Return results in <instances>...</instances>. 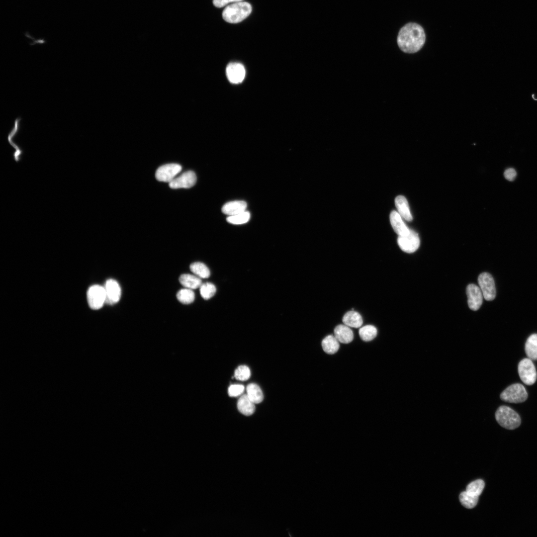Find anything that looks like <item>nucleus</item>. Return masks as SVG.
I'll list each match as a JSON object with an SVG mask.
<instances>
[{
  "label": "nucleus",
  "instance_id": "obj_1",
  "mask_svg": "<svg viewBox=\"0 0 537 537\" xmlns=\"http://www.w3.org/2000/svg\"><path fill=\"white\" fill-rule=\"evenodd\" d=\"M426 41L423 28L419 24L410 22L399 30L397 42L401 51L406 53H414L421 49Z\"/></svg>",
  "mask_w": 537,
  "mask_h": 537
},
{
  "label": "nucleus",
  "instance_id": "obj_2",
  "mask_svg": "<svg viewBox=\"0 0 537 537\" xmlns=\"http://www.w3.org/2000/svg\"><path fill=\"white\" fill-rule=\"evenodd\" d=\"M252 11V6L247 2L239 1L228 5L222 12V17L227 22L239 23L247 17Z\"/></svg>",
  "mask_w": 537,
  "mask_h": 537
},
{
  "label": "nucleus",
  "instance_id": "obj_3",
  "mask_svg": "<svg viewBox=\"0 0 537 537\" xmlns=\"http://www.w3.org/2000/svg\"><path fill=\"white\" fill-rule=\"evenodd\" d=\"M495 419L502 427L514 430L521 424L519 415L513 409L507 406H500L495 412Z\"/></svg>",
  "mask_w": 537,
  "mask_h": 537
},
{
  "label": "nucleus",
  "instance_id": "obj_4",
  "mask_svg": "<svg viewBox=\"0 0 537 537\" xmlns=\"http://www.w3.org/2000/svg\"><path fill=\"white\" fill-rule=\"evenodd\" d=\"M528 394L525 387L520 383H515L506 388L500 394V398L505 402L519 403L524 402Z\"/></svg>",
  "mask_w": 537,
  "mask_h": 537
},
{
  "label": "nucleus",
  "instance_id": "obj_5",
  "mask_svg": "<svg viewBox=\"0 0 537 537\" xmlns=\"http://www.w3.org/2000/svg\"><path fill=\"white\" fill-rule=\"evenodd\" d=\"M518 373L521 380L527 385L535 383L537 372L532 360L529 358L522 359L518 364Z\"/></svg>",
  "mask_w": 537,
  "mask_h": 537
},
{
  "label": "nucleus",
  "instance_id": "obj_6",
  "mask_svg": "<svg viewBox=\"0 0 537 537\" xmlns=\"http://www.w3.org/2000/svg\"><path fill=\"white\" fill-rule=\"evenodd\" d=\"M87 299L90 307L94 310L101 308L106 302L104 286L94 285L90 286L87 293Z\"/></svg>",
  "mask_w": 537,
  "mask_h": 537
},
{
  "label": "nucleus",
  "instance_id": "obj_7",
  "mask_svg": "<svg viewBox=\"0 0 537 537\" xmlns=\"http://www.w3.org/2000/svg\"><path fill=\"white\" fill-rule=\"evenodd\" d=\"M478 282L483 297L487 301L494 299L496 292L492 276L488 272H483L479 275Z\"/></svg>",
  "mask_w": 537,
  "mask_h": 537
},
{
  "label": "nucleus",
  "instance_id": "obj_8",
  "mask_svg": "<svg viewBox=\"0 0 537 537\" xmlns=\"http://www.w3.org/2000/svg\"><path fill=\"white\" fill-rule=\"evenodd\" d=\"M397 243L402 251L407 253H412L419 248L420 241L418 234L410 229L409 234L398 236Z\"/></svg>",
  "mask_w": 537,
  "mask_h": 537
},
{
  "label": "nucleus",
  "instance_id": "obj_9",
  "mask_svg": "<svg viewBox=\"0 0 537 537\" xmlns=\"http://www.w3.org/2000/svg\"><path fill=\"white\" fill-rule=\"evenodd\" d=\"M181 170V166L177 164H169L160 167L155 176L160 181L170 182Z\"/></svg>",
  "mask_w": 537,
  "mask_h": 537
},
{
  "label": "nucleus",
  "instance_id": "obj_10",
  "mask_svg": "<svg viewBox=\"0 0 537 537\" xmlns=\"http://www.w3.org/2000/svg\"><path fill=\"white\" fill-rule=\"evenodd\" d=\"M466 292L469 308L473 311L478 310L482 304L483 297L480 287L474 284H469L466 287Z\"/></svg>",
  "mask_w": 537,
  "mask_h": 537
},
{
  "label": "nucleus",
  "instance_id": "obj_11",
  "mask_svg": "<svg viewBox=\"0 0 537 537\" xmlns=\"http://www.w3.org/2000/svg\"><path fill=\"white\" fill-rule=\"evenodd\" d=\"M196 176L192 171H187L180 176L174 179L169 182V186L174 189L185 188H188L193 186L196 183Z\"/></svg>",
  "mask_w": 537,
  "mask_h": 537
},
{
  "label": "nucleus",
  "instance_id": "obj_12",
  "mask_svg": "<svg viewBox=\"0 0 537 537\" xmlns=\"http://www.w3.org/2000/svg\"><path fill=\"white\" fill-rule=\"evenodd\" d=\"M106 303L113 305L120 300L121 290L118 283L114 279H108L104 285Z\"/></svg>",
  "mask_w": 537,
  "mask_h": 537
},
{
  "label": "nucleus",
  "instance_id": "obj_13",
  "mask_svg": "<svg viewBox=\"0 0 537 537\" xmlns=\"http://www.w3.org/2000/svg\"><path fill=\"white\" fill-rule=\"evenodd\" d=\"M229 81L233 84L241 83L245 77V69L242 64L233 62L228 65L226 70Z\"/></svg>",
  "mask_w": 537,
  "mask_h": 537
},
{
  "label": "nucleus",
  "instance_id": "obj_14",
  "mask_svg": "<svg viewBox=\"0 0 537 537\" xmlns=\"http://www.w3.org/2000/svg\"><path fill=\"white\" fill-rule=\"evenodd\" d=\"M391 225L398 236H404L409 234L410 229L408 228L402 220V217L394 210L390 215Z\"/></svg>",
  "mask_w": 537,
  "mask_h": 537
},
{
  "label": "nucleus",
  "instance_id": "obj_15",
  "mask_svg": "<svg viewBox=\"0 0 537 537\" xmlns=\"http://www.w3.org/2000/svg\"><path fill=\"white\" fill-rule=\"evenodd\" d=\"M247 206V203L244 201H230L222 206V211L225 214L232 216L246 211Z\"/></svg>",
  "mask_w": 537,
  "mask_h": 537
},
{
  "label": "nucleus",
  "instance_id": "obj_16",
  "mask_svg": "<svg viewBox=\"0 0 537 537\" xmlns=\"http://www.w3.org/2000/svg\"><path fill=\"white\" fill-rule=\"evenodd\" d=\"M334 332L335 337L341 343H350L354 339V333L350 327L344 324L337 326Z\"/></svg>",
  "mask_w": 537,
  "mask_h": 537
},
{
  "label": "nucleus",
  "instance_id": "obj_17",
  "mask_svg": "<svg viewBox=\"0 0 537 537\" xmlns=\"http://www.w3.org/2000/svg\"><path fill=\"white\" fill-rule=\"evenodd\" d=\"M395 204L398 213L402 218L407 221L412 220L413 217L410 211L408 202L404 196L399 195L397 196L395 199Z\"/></svg>",
  "mask_w": 537,
  "mask_h": 537
},
{
  "label": "nucleus",
  "instance_id": "obj_18",
  "mask_svg": "<svg viewBox=\"0 0 537 537\" xmlns=\"http://www.w3.org/2000/svg\"><path fill=\"white\" fill-rule=\"evenodd\" d=\"M254 404L247 394H243L238 399L237 407L242 414L246 416H250L255 412Z\"/></svg>",
  "mask_w": 537,
  "mask_h": 537
},
{
  "label": "nucleus",
  "instance_id": "obj_19",
  "mask_svg": "<svg viewBox=\"0 0 537 537\" xmlns=\"http://www.w3.org/2000/svg\"><path fill=\"white\" fill-rule=\"evenodd\" d=\"M342 320L345 325L355 328L360 327L363 322L361 315L354 310L347 312L344 315Z\"/></svg>",
  "mask_w": 537,
  "mask_h": 537
},
{
  "label": "nucleus",
  "instance_id": "obj_20",
  "mask_svg": "<svg viewBox=\"0 0 537 537\" xmlns=\"http://www.w3.org/2000/svg\"><path fill=\"white\" fill-rule=\"evenodd\" d=\"M179 281L185 288L191 289L198 288L202 284L200 278L195 274H182L179 276Z\"/></svg>",
  "mask_w": 537,
  "mask_h": 537
},
{
  "label": "nucleus",
  "instance_id": "obj_21",
  "mask_svg": "<svg viewBox=\"0 0 537 537\" xmlns=\"http://www.w3.org/2000/svg\"><path fill=\"white\" fill-rule=\"evenodd\" d=\"M322 347L327 354H334L339 349V342L335 336L328 335L322 340Z\"/></svg>",
  "mask_w": 537,
  "mask_h": 537
},
{
  "label": "nucleus",
  "instance_id": "obj_22",
  "mask_svg": "<svg viewBox=\"0 0 537 537\" xmlns=\"http://www.w3.org/2000/svg\"><path fill=\"white\" fill-rule=\"evenodd\" d=\"M525 349L529 358L537 360V334H533L528 338Z\"/></svg>",
  "mask_w": 537,
  "mask_h": 537
},
{
  "label": "nucleus",
  "instance_id": "obj_23",
  "mask_svg": "<svg viewBox=\"0 0 537 537\" xmlns=\"http://www.w3.org/2000/svg\"><path fill=\"white\" fill-rule=\"evenodd\" d=\"M247 395L249 399L254 403L258 404L261 403L264 399L263 392L259 385L255 383H250L246 388Z\"/></svg>",
  "mask_w": 537,
  "mask_h": 537
},
{
  "label": "nucleus",
  "instance_id": "obj_24",
  "mask_svg": "<svg viewBox=\"0 0 537 537\" xmlns=\"http://www.w3.org/2000/svg\"><path fill=\"white\" fill-rule=\"evenodd\" d=\"M478 496L472 495L467 492H461L459 499L461 505L466 508L472 509L476 506L478 501Z\"/></svg>",
  "mask_w": 537,
  "mask_h": 537
},
{
  "label": "nucleus",
  "instance_id": "obj_25",
  "mask_svg": "<svg viewBox=\"0 0 537 537\" xmlns=\"http://www.w3.org/2000/svg\"><path fill=\"white\" fill-rule=\"evenodd\" d=\"M190 270L200 278H207L209 277L210 272L208 267L201 262H194L190 266Z\"/></svg>",
  "mask_w": 537,
  "mask_h": 537
},
{
  "label": "nucleus",
  "instance_id": "obj_26",
  "mask_svg": "<svg viewBox=\"0 0 537 537\" xmlns=\"http://www.w3.org/2000/svg\"><path fill=\"white\" fill-rule=\"evenodd\" d=\"M376 328L372 325H366L359 330V335L362 340L368 342L372 340L377 335Z\"/></svg>",
  "mask_w": 537,
  "mask_h": 537
},
{
  "label": "nucleus",
  "instance_id": "obj_27",
  "mask_svg": "<svg viewBox=\"0 0 537 537\" xmlns=\"http://www.w3.org/2000/svg\"><path fill=\"white\" fill-rule=\"evenodd\" d=\"M178 300L184 304H188L193 302L195 294L191 289L187 288L181 289L177 294Z\"/></svg>",
  "mask_w": 537,
  "mask_h": 537
},
{
  "label": "nucleus",
  "instance_id": "obj_28",
  "mask_svg": "<svg viewBox=\"0 0 537 537\" xmlns=\"http://www.w3.org/2000/svg\"><path fill=\"white\" fill-rule=\"evenodd\" d=\"M485 486L483 480L477 479L470 483L466 487V491L475 496H479Z\"/></svg>",
  "mask_w": 537,
  "mask_h": 537
},
{
  "label": "nucleus",
  "instance_id": "obj_29",
  "mask_svg": "<svg viewBox=\"0 0 537 537\" xmlns=\"http://www.w3.org/2000/svg\"><path fill=\"white\" fill-rule=\"evenodd\" d=\"M250 218V213L249 211H245L243 212L232 216H229L227 218V221L231 224L240 225L246 223L249 221Z\"/></svg>",
  "mask_w": 537,
  "mask_h": 537
},
{
  "label": "nucleus",
  "instance_id": "obj_30",
  "mask_svg": "<svg viewBox=\"0 0 537 537\" xmlns=\"http://www.w3.org/2000/svg\"><path fill=\"white\" fill-rule=\"evenodd\" d=\"M199 288L201 297L206 300L213 296L216 291L215 286L210 282L202 283Z\"/></svg>",
  "mask_w": 537,
  "mask_h": 537
},
{
  "label": "nucleus",
  "instance_id": "obj_31",
  "mask_svg": "<svg viewBox=\"0 0 537 537\" xmlns=\"http://www.w3.org/2000/svg\"><path fill=\"white\" fill-rule=\"evenodd\" d=\"M251 376L249 368L246 365H240L235 370L234 376L237 380L245 381Z\"/></svg>",
  "mask_w": 537,
  "mask_h": 537
},
{
  "label": "nucleus",
  "instance_id": "obj_32",
  "mask_svg": "<svg viewBox=\"0 0 537 537\" xmlns=\"http://www.w3.org/2000/svg\"><path fill=\"white\" fill-rule=\"evenodd\" d=\"M244 390V386L243 385H231L228 388V394L231 397H236L242 394Z\"/></svg>",
  "mask_w": 537,
  "mask_h": 537
},
{
  "label": "nucleus",
  "instance_id": "obj_33",
  "mask_svg": "<svg viewBox=\"0 0 537 537\" xmlns=\"http://www.w3.org/2000/svg\"><path fill=\"white\" fill-rule=\"evenodd\" d=\"M243 0H213L214 5L217 7H222L231 2H237Z\"/></svg>",
  "mask_w": 537,
  "mask_h": 537
},
{
  "label": "nucleus",
  "instance_id": "obj_34",
  "mask_svg": "<svg viewBox=\"0 0 537 537\" xmlns=\"http://www.w3.org/2000/svg\"><path fill=\"white\" fill-rule=\"evenodd\" d=\"M505 178L508 180H513L517 175V173L515 169L513 168H509L505 170L504 174Z\"/></svg>",
  "mask_w": 537,
  "mask_h": 537
}]
</instances>
